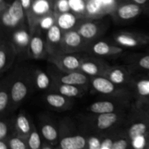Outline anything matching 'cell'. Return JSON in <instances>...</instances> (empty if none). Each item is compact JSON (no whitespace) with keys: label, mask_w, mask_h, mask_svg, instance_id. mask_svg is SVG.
I'll return each instance as SVG.
<instances>
[{"label":"cell","mask_w":149,"mask_h":149,"mask_svg":"<svg viewBox=\"0 0 149 149\" xmlns=\"http://www.w3.org/2000/svg\"><path fill=\"white\" fill-rule=\"evenodd\" d=\"M59 92L61 95L66 97H76L79 94V89L75 85L63 84L60 87Z\"/></svg>","instance_id":"cell-21"},{"label":"cell","mask_w":149,"mask_h":149,"mask_svg":"<svg viewBox=\"0 0 149 149\" xmlns=\"http://www.w3.org/2000/svg\"><path fill=\"white\" fill-rule=\"evenodd\" d=\"M116 41L119 45L127 47H134L141 44L140 39H136L135 37L127 33H121L118 35L116 38Z\"/></svg>","instance_id":"cell-12"},{"label":"cell","mask_w":149,"mask_h":149,"mask_svg":"<svg viewBox=\"0 0 149 149\" xmlns=\"http://www.w3.org/2000/svg\"><path fill=\"white\" fill-rule=\"evenodd\" d=\"M61 148L63 149H81L86 146V140L81 135L65 137L61 141Z\"/></svg>","instance_id":"cell-2"},{"label":"cell","mask_w":149,"mask_h":149,"mask_svg":"<svg viewBox=\"0 0 149 149\" xmlns=\"http://www.w3.org/2000/svg\"><path fill=\"white\" fill-rule=\"evenodd\" d=\"M62 64L65 68L68 70H74L79 68L81 63L77 57L73 55H67L62 60Z\"/></svg>","instance_id":"cell-19"},{"label":"cell","mask_w":149,"mask_h":149,"mask_svg":"<svg viewBox=\"0 0 149 149\" xmlns=\"http://www.w3.org/2000/svg\"><path fill=\"white\" fill-rule=\"evenodd\" d=\"M137 91L138 94L142 97H148L149 98V79H141L137 83Z\"/></svg>","instance_id":"cell-26"},{"label":"cell","mask_w":149,"mask_h":149,"mask_svg":"<svg viewBox=\"0 0 149 149\" xmlns=\"http://www.w3.org/2000/svg\"><path fill=\"white\" fill-rule=\"evenodd\" d=\"M90 110L95 113H104L113 112L114 111V106L110 101H97L90 106Z\"/></svg>","instance_id":"cell-8"},{"label":"cell","mask_w":149,"mask_h":149,"mask_svg":"<svg viewBox=\"0 0 149 149\" xmlns=\"http://www.w3.org/2000/svg\"><path fill=\"white\" fill-rule=\"evenodd\" d=\"M0 149H7V146H6V144L3 142L2 140H1V141H0Z\"/></svg>","instance_id":"cell-46"},{"label":"cell","mask_w":149,"mask_h":149,"mask_svg":"<svg viewBox=\"0 0 149 149\" xmlns=\"http://www.w3.org/2000/svg\"><path fill=\"white\" fill-rule=\"evenodd\" d=\"M138 64L143 69L149 70V55H145L141 58L138 61Z\"/></svg>","instance_id":"cell-39"},{"label":"cell","mask_w":149,"mask_h":149,"mask_svg":"<svg viewBox=\"0 0 149 149\" xmlns=\"http://www.w3.org/2000/svg\"><path fill=\"white\" fill-rule=\"evenodd\" d=\"M103 7L101 0H89L86 4V10L87 13L91 15H97Z\"/></svg>","instance_id":"cell-18"},{"label":"cell","mask_w":149,"mask_h":149,"mask_svg":"<svg viewBox=\"0 0 149 149\" xmlns=\"http://www.w3.org/2000/svg\"><path fill=\"white\" fill-rule=\"evenodd\" d=\"M17 128L23 134H27L30 132V124L29 120L24 115H20L16 121Z\"/></svg>","instance_id":"cell-25"},{"label":"cell","mask_w":149,"mask_h":149,"mask_svg":"<svg viewBox=\"0 0 149 149\" xmlns=\"http://www.w3.org/2000/svg\"><path fill=\"white\" fill-rule=\"evenodd\" d=\"M8 103V95L6 92L0 93V111H3L6 109Z\"/></svg>","instance_id":"cell-36"},{"label":"cell","mask_w":149,"mask_h":149,"mask_svg":"<svg viewBox=\"0 0 149 149\" xmlns=\"http://www.w3.org/2000/svg\"><path fill=\"white\" fill-rule=\"evenodd\" d=\"M117 121V115L113 112L100 113L97 119V126L100 130H104L113 126Z\"/></svg>","instance_id":"cell-4"},{"label":"cell","mask_w":149,"mask_h":149,"mask_svg":"<svg viewBox=\"0 0 149 149\" xmlns=\"http://www.w3.org/2000/svg\"><path fill=\"white\" fill-rule=\"evenodd\" d=\"M61 29V28L57 25H53L50 29H48L47 38L51 42L58 43L61 41L62 36Z\"/></svg>","instance_id":"cell-24"},{"label":"cell","mask_w":149,"mask_h":149,"mask_svg":"<svg viewBox=\"0 0 149 149\" xmlns=\"http://www.w3.org/2000/svg\"><path fill=\"white\" fill-rule=\"evenodd\" d=\"M128 143L126 140L121 139L114 141L113 143L112 149H125L127 148Z\"/></svg>","instance_id":"cell-38"},{"label":"cell","mask_w":149,"mask_h":149,"mask_svg":"<svg viewBox=\"0 0 149 149\" xmlns=\"http://www.w3.org/2000/svg\"><path fill=\"white\" fill-rule=\"evenodd\" d=\"M7 126L4 122H0V139L3 140L7 134Z\"/></svg>","instance_id":"cell-41"},{"label":"cell","mask_w":149,"mask_h":149,"mask_svg":"<svg viewBox=\"0 0 149 149\" xmlns=\"http://www.w3.org/2000/svg\"><path fill=\"white\" fill-rule=\"evenodd\" d=\"M1 20H2L3 24L7 27H15L18 24V23L11 17V15L9 14L7 11H5L2 14Z\"/></svg>","instance_id":"cell-32"},{"label":"cell","mask_w":149,"mask_h":149,"mask_svg":"<svg viewBox=\"0 0 149 149\" xmlns=\"http://www.w3.org/2000/svg\"><path fill=\"white\" fill-rule=\"evenodd\" d=\"M93 86L98 93L102 94H111L115 90L114 83L104 77H97L93 80Z\"/></svg>","instance_id":"cell-3"},{"label":"cell","mask_w":149,"mask_h":149,"mask_svg":"<svg viewBox=\"0 0 149 149\" xmlns=\"http://www.w3.org/2000/svg\"><path fill=\"white\" fill-rule=\"evenodd\" d=\"M103 4V7H110L114 4L115 0H101Z\"/></svg>","instance_id":"cell-44"},{"label":"cell","mask_w":149,"mask_h":149,"mask_svg":"<svg viewBox=\"0 0 149 149\" xmlns=\"http://www.w3.org/2000/svg\"><path fill=\"white\" fill-rule=\"evenodd\" d=\"M80 68L83 72L88 75H96L99 72V68L95 63L84 62L81 64Z\"/></svg>","instance_id":"cell-28"},{"label":"cell","mask_w":149,"mask_h":149,"mask_svg":"<svg viewBox=\"0 0 149 149\" xmlns=\"http://www.w3.org/2000/svg\"><path fill=\"white\" fill-rule=\"evenodd\" d=\"M87 81V78L84 74L79 72H72L61 77V81L63 84L72 85H82Z\"/></svg>","instance_id":"cell-6"},{"label":"cell","mask_w":149,"mask_h":149,"mask_svg":"<svg viewBox=\"0 0 149 149\" xmlns=\"http://www.w3.org/2000/svg\"><path fill=\"white\" fill-rule=\"evenodd\" d=\"M30 49L34 57H39L44 51V42L39 36H33L30 40Z\"/></svg>","instance_id":"cell-15"},{"label":"cell","mask_w":149,"mask_h":149,"mask_svg":"<svg viewBox=\"0 0 149 149\" xmlns=\"http://www.w3.org/2000/svg\"><path fill=\"white\" fill-rule=\"evenodd\" d=\"M29 146L31 149H38L41 146V140L39 133L33 130L31 133L29 140Z\"/></svg>","instance_id":"cell-30"},{"label":"cell","mask_w":149,"mask_h":149,"mask_svg":"<svg viewBox=\"0 0 149 149\" xmlns=\"http://www.w3.org/2000/svg\"><path fill=\"white\" fill-rule=\"evenodd\" d=\"M13 39L17 45L25 47L29 43V35L24 30L17 31L13 35Z\"/></svg>","instance_id":"cell-20"},{"label":"cell","mask_w":149,"mask_h":149,"mask_svg":"<svg viewBox=\"0 0 149 149\" xmlns=\"http://www.w3.org/2000/svg\"><path fill=\"white\" fill-rule=\"evenodd\" d=\"M93 52L98 55H109L113 52V47L105 42H98L93 46Z\"/></svg>","instance_id":"cell-17"},{"label":"cell","mask_w":149,"mask_h":149,"mask_svg":"<svg viewBox=\"0 0 149 149\" xmlns=\"http://www.w3.org/2000/svg\"><path fill=\"white\" fill-rule=\"evenodd\" d=\"M10 148L12 149H26V146L24 143L17 138H12L9 142Z\"/></svg>","instance_id":"cell-34"},{"label":"cell","mask_w":149,"mask_h":149,"mask_svg":"<svg viewBox=\"0 0 149 149\" xmlns=\"http://www.w3.org/2000/svg\"><path fill=\"white\" fill-rule=\"evenodd\" d=\"M49 82L50 81H49V77L45 73L41 71L36 76V86L40 90H45L47 88L49 85Z\"/></svg>","instance_id":"cell-27"},{"label":"cell","mask_w":149,"mask_h":149,"mask_svg":"<svg viewBox=\"0 0 149 149\" xmlns=\"http://www.w3.org/2000/svg\"><path fill=\"white\" fill-rule=\"evenodd\" d=\"M57 8L61 13H66L69 11L70 6L68 0H58L57 2Z\"/></svg>","instance_id":"cell-35"},{"label":"cell","mask_w":149,"mask_h":149,"mask_svg":"<svg viewBox=\"0 0 149 149\" xmlns=\"http://www.w3.org/2000/svg\"><path fill=\"white\" fill-rule=\"evenodd\" d=\"M54 21H55V20L52 16H45L40 20L39 26L44 30H48L53 26Z\"/></svg>","instance_id":"cell-33"},{"label":"cell","mask_w":149,"mask_h":149,"mask_svg":"<svg viewBox=\"0 0 149 149\" xmlns=\"http://www.w3.org/2000/svg\"><path fill=\"white\" fill-rule=\"evenodd\" d=\"M32 11L37 15H44L49 11L50 4L47 0H35L31 5Z\"/></svg>","instance_id":"cell-13"},{"label":"cell","mask_w":149,"mask_h":149,"mask_svg":"<svg viewBox=\"0 0 149 149\" xmlns=\"http://www.w3.org/2000/svg\"><path fill=\"white\" fill-rule=\"evenodd\" d=\"M133 1L139 5H144V4H147L149 0H133Z\"/></svg>","instance_id":"cell-45"},{"label":"cell","mask_w":149,"mask_h":149,"mask_svg":"<svg viewBox=\"0 0 149 149\" xmlns=\"http://www.w3.org/2000/svg\"><path fill=\"white\" fill-rule=\"evenodd\" d=\"M24 9H29L31 6V0H20Z\"/></svg>","instance_id":"cell-43"},{"label":"cell","mask_w":149,"mask_h":149,"mask_svg":"<svg viewBox=\"0 0 149 149\" xmlns=\"http://www.w3.org/2000/svg\"><path fill=\"white\" fill-rule=\"evenodd\" d=\"M7 11L18 23L23 18V7L20 0H15Z\"/></svg>","instance_id":"cell-11"},{"label":"cell","mask_w":149,"mask_h":149,"mask_svg":"<svg viewBox=\"0 0 149 149\" xmlns=\"http://www.w3.org/2000/svg\"><path fill=\"white\" fill-rule=\"evenodd\" d=\"M101 142L96 137H91L88 140V148L90 149H100Z\"/></svg>","instance_id":"cell-37"},{"label":"cell","mask_w":149,"mask_h":149,"mask_svg":"<svg viewBox=\"0 0 149 149\" xmlns=\"http://www.w3.org/2000/svg\"><path fill=\"white\" fill-rule=\"evenodd\" d=\"M113 141L110 138H107L105 139L101 142V145H100V149H112L113 146Z\"/></svg>","instance_id":"cell-40"},{"label":"cell","mask_w":149,"mask_h":149,"mask_svg":"<svg viewBox=\"0 0 149 149\" xmlns=\"http://www.w3.org/2000/svg\"><path fill=\"white\" fill-rule=\"evenodd\" d=\"M63 95L49 94L47 96V102L54 108H62L65 104V98Z\"/></svg>","instance_id":"cell-16"},{"label":"cell","mask_w":149,"mask_h":149,"mask_svg":"<svg viewBox=\"0 0 149 149\" xmlns=\"http://www.w3.org/2000/svg\"><path fill=\"white\" fill-rule=\"evenodd\" d=\"M28 89L26 84L20 81H16L11 89L12 100L15 103H19L26 97Z\"/></svg>","instance_id":"cell-5"},{"label":"cell","mask_w":149,"mask_h":149,"mask_svg":"<svg viewBox=\"0 0 149 149\" xmlns=\"http://www.w3.org/2000/svg\"><path fill=\"white\" fill-rule=\"evenodd\" d=\"M42 133L44 138L49 141H53L58 138V132L53 126L45 125L42 128Z\"/></svg>","instance_id":"cell-22"},{"label":"cell","mask_w":149,"mask_h":149,"mask_svg":"<svg viewBox=\"0 0 149 149\" xmlns=\"http://www.w3.org/2000/svg\"><path fill=\"white\" fill-rule=\"evenodd\" d=\"M132 146L136 149H142L146 147L147 144V138L146 135H140V136L136 137L132 141Z\"/></svg>","instance_id":"cell-31"},{"label":"cell","mask_w":149,"mask_h":149,"mask_svg":"<svg viewBox=\"0 0 149 149\" xmlns=\"http://www.w3.org/2000/svg\"><path fill=\"white\" fill-rule=\"evenodd\" d=\"M82 36L77 31L67 32L64 36V42L65 45L70 47H77L81 43Z\"/></svg>","instance_id":"cell-14"},{"label":"cell","mask_w":149,"mask_h":149,"mask_svg":"<svg viewBox=\"0 0 149 149\" xmlns=\"http://www.w3.org/2000/svg\"><path fill=\"white\" fill-rule=\"evenodd\" d=\"M58 26L63 30H68L71 29L75 26L77 23V17L69 12L66 13H62V14L60 15L58 17Z\"/></svg>","instance_id":"cell-7"},{"label":"cell","mask_w":149,"mask_h":149,"mask_svg":"<svg viewBox=\"0 0 149 149\" xmlns=\"http://www.w3.org/2000/svg\"><path fill=\"white\" fill-rule=\"evenodd\" d=\"M149 131V125L144 122H137L130 127L128 135L132 141L136 137L143 135H147Z\"/></svg>","instance_id":"cell-9"},{"label":"cell","mask_w":149,"mask_h":149,"mask_svg":"<svg viewBox=\"0 0 149 149\" xmlns=\"http://www.w3.org/2000/svg\"><path fill=\"white\" fill-rule=\"evenodd\" d=\"M6 61H7V55L3 49L0 51V68L3 69L6 65Z\"/></svg>","instance_id":"cell-42"},{"label":"cell","mask_w":149,"mask_h":149,"mask_svg":"<svg viewBox=\"0 0 149 149\" xmlns=\"http://www.w3.org/2000/svg\"><path fill=\"white\" fill-rule=\"evenodd\" d=\"M97 26L91 22L84 23L79 29L78 32L79 34L85 39H92L95 37L97 33Z\"/></svg>","instance_id":"cell-10"},{"label":"cell","mask_w":149,"mask_h":149,"mask_svg":"<svg viewBox=\"0 0 149 149\" xmlns=\"http://www.w3.org/2000/svg\"><path fill=\"white\" fill-rule=\"evenodd\" d=\"M70 9L75 13H80L86 10V4L84 0H68Z\"/></svg>","instance_id":"cell-29"},{"label":"cell","mask_w":149,"mask_h":149,"mask_svg":"<svg viewBox=\"0 0 149 149\" xmlns=\"http://www.w3.org/2000/svg\"><path fill=\"white\" fill-rule=\"evenodd\" d=\"M141 7L138 4H127L121 6L117 10L118 16L122 20H130L139 15Z\"/></svg>","instance_id":"cell-1"},{"label":"cell","mask_w":149,"mask_h":149,"mask_svg":"<svg viewBox=\"0 0 149 149\" xmlns=\"http://www.w3.org/2000/svg\"><path fill=\"white\" fill-rule=\"evenodd\" d=\"M109 79L115 84H121L125 81V74L122 70L116 68L109 73Z\"/></svg>","instance_id":"cell-23"}]
</instances>
